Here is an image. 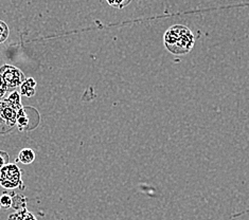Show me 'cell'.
Returning a JSON list of instances; mask_svg holds the SVG:
<instances>
[{
    "label": "cell",
    "instance_id": "1",
    "mask_svg": "<svg viewBox=\"0 0 249 220\" xmlns=\"http://www.w3.org/2000/svg\"><path fill=\"white\" fill-rule=\"evenodd\" d=\"M164 46L172 54L183 55L192 50L194 35L186 26L175 25L167 30L163 36Z\"/></svg>",
    "mask_w": 249,
    "mask_h": 220
},
{
    "label": "cell",
    "instance_id": "2",
    "mask_svg": "<svg viewBox=\"0 0 249 220\" xmlns=\"http://www.w3.org/2000/svg\"><path fill=\"white\" fill-rule=\"evenodd\" d=\"M20 109L17 108L9 99L0 102V133H5L13 128L17 120V114Z\"/></svg>",
    "mask_w": 249,
    "mask_h": 220
},
{
    "label": "cell",
    "instance_id": "3",
    "mask_svg": "<svg viewBox=\"0 0 249 220\" xmlns=\"http://www.w3.org/2000/svg\"><path fill=\"white\" fill-rule=\"evenodd\" d=\"M0 184L4 188H22L21 171L16 164H7L0 169Z\"/></svg>",
    "mask_w": 249,
    "mask_h": 220
},
{
    "label": "cell",
    "instance_id": "4",
    "mask_svg": "<svg viewBox=\"0 0 249 220\" xmlns=\"http://www.w3.org/2000/svg\"><path fill=\"white\" fill-rule=\"evenodd\" d=\"M0 75L5 82L8 87V91H13L17 87H19L25 81V75L19 69H17L10 65H4L0 68Z\"/></svg>",
    "mask_w": 249,
    "mask_h": 220
},
{
    "label": "cell",
    "instance_id": "5",
    "mask_svg": "<svg viewBox=\"0 0 249 220\" xmlns=\"http://www.w3.org/2000/svg\"><path fill=\"white\" fill-rule=\"evenodd\" d=\"M35 88H36V82L33 79H27L20 85V92L22 96L31 98L35 94Z\"/></svg>",
    "mask_w": 249,
    "mask_h": 220
},
{
    "label": "cell",
    "instance_id": "6",
    "mask_svg": "<svg viewBox=\"0 0 249 220\" xmlns=\"http://www.w3.org/2000/svg\"><path fill=\"white\" fill-rule=\"evenodd\" d=\"M35 159V153L30 148H25L19 152L18 161L22 164H31Z\"/></svg>",
    "mask_w": 249,
    "mask_h": 220
},
{
    "label": "cell",
    "instance_id": "7",
    "mask_svg": "<svg viewBox=\"0 0 249 220\" xmlns=\"http://www.w3.org/2000/svg\"><path fill=\"white\" fill-rule=\"evenodd\" d=\"M27 198L21 195H15L12 197V207L15 211H22L26 209Z\"/></svg>",
    "mask_w": 249,
    "mask_h": 220
},
{
    "label": "cell",
    "instance_id": "8",
    "mask_svg": "<svg viewBox=\"0 0 249 220\" xmlns=\"http://www.w3.org/2000/svg\"><path fill=\"white\" fill-rule=\"evenodd\" d=\"M9 37V27L4 21L0 20V44H2Z\"/></svg>",
    "mask_w": 249,
    "mask_h": 220
},
{
    "label": "cell",
    "instance_id": "9",
    "mask_svg": "<svg viewBox=\"0 0 249 220\" xmlns=\"http://www.w3.org/2000/svg\"><path fill=\"white\" fill-rule=\"evenodd\" d=\"M108 2L109 5L117 9H123L124 7H126L127 4H129L133 0H106Z\"/></svg>",
    "mask_w": 249,
    "mask_h": 220
},
{
    "label": "cell",
    "instance_id": "10",
    "mask_svg": "<svg viewBox=\"0 0 249 220\" xmlns=\"http://www.w3.org/2000/svg\"><path fill=\"white\" fill-rule=\"evenodd\" d=\"M0 206L3 207V209L12 207V197L10 195L3 194L1 197H0Z\"/></svg>",
    "mask_w": 249,
    "mask_h": 220
},
{
    "label": "cell",
    "instance_id": "11",
    "mask_svg": "<svg viewBox=\"0 0 249 220\" xmlns=\"http://www.w3.org/2000/svg\"><path fill=\"white\" fill-rule=\"evenodd\" d=\"M7 164H9V154L5 152L0 151V169Z\"/></svg>",
    "mask_w": 249,
    "mask_h": 220
},
{
    "label": "cell",
    "instance_id": "12",
    "mask_svg": "<svg viewBox=\"0 0 249 220\" xmlns=\"http://www.w3.org/2000/svg\"><path fill=\"white\" fill-rule=\"evenodd\" d=\"M7 92H8V87L5 85V82L2 79V76L0 75V100L4 98L5 93Z\"/></svg>",
    "mask_w": 249,
    "mask_h": 220
},
{
    "label": "cell",
    "instance_id": "13",
    "mask_svg": "<svg viewBox=\"0 0 249 220\" xmlns=\"http://www.w3.org/2000/svg\"><path fill=\"white\" fill-rule=\"evenodd\" d=\"M21 213H22V218H21V220H37L36 218H35V217L32 215V214H31L30 212H28L27 209L22 210Z\"/></svg>",
    "mask_w": 249,
    "mask_h": 220
},
{
    "label": "cell",
    "instance_id": "14",
    "mask_svg": "<svg viewBox=\"0 0 249 220\" xmlns=\"http://www.w3.org/2000/svg\"><path fill=\"white\" fill-rule=\"evenodd\" d=\"M21 218H22L21 211H17L16 213L11 214V215L8 217V220H21Z\"/></svg>",
    "mask_w": 249,
    "mask_h": 220
}]
</instances>
